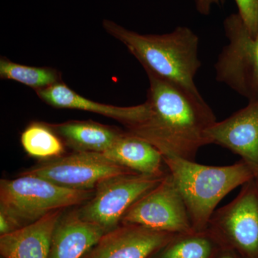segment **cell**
Listing matches in <instances>:
<instances>
[{"instance_id": "cell-1", "label": "cell", "mask_w": 258, "mask_h": 258, "mask_svg": "<svg viewBox=\"0 0 258 258\" xmlns=\"http://www.w3.org/2000/svg\"><path fill=\"white\" fill-rule=\"evenodd\" d=\"M149 92L145 117L128 132L154 146L163 157L195 161L208 145V129L217 121L200 92L147 73Z\"/></svg>"}, {"instance_id": "cell-19", "label": "cell", "mask_w": 258, "mask_h": 258, "mask_svg": "<svg viewBox=\"0 0 258 258\" xmlns=\"http://www.w3.org/2000/svg\"><path fill=\"white\" fill-rule=\"evenodd\" d=\"M0 76L40 90L55 84L57 79L52 70L23 66L5 59L0 60Z\"/></svg>"}, {"instance_id": "cell-3", "label": "cell", "mask_w": 258, "mask_h": 258, "mask_svg": "<svg viewBox=\"0 0 258 258\" xmlns=\"http://www.w3.org/2000/svg\"><path fill=\"white\" fill-rule=\"evenodd\" d=\"M164 161L182 196L195 231L206 230L222 199L256 176L241 159L225 166L203 165L172 157H164Z\"/></svg>"}, {"instance_id": "cell-4", "label": "cell", "mask_w": 258, "mask_h": 258, "mask_svg": "<svg viewBox=\"0 0 258 258\" xmlns=\"http://www.w3.org/2000/svg\"><path fill=\"white\" fill-rule=\"evenodd\" d=\"M93 195L94 189H69L35 176L21 175L0 181V208L25 226L49 212L82 205Z\"/></svg>"}, {"instance_id": "cell-6", "label": "cell", "mask_w": 258, "mask_h": 258, "mask_svg": "<svg viewBox=\"0 0 258 258\" xmlns=\"http://www.w3.org/2000/svg\"><path fill=\"white\" fill-rule=\"evenodd\" d=\"M166 174L151 175L134 172L102 180L95 187L92 198L79 208L80 216L85 221L100 226L106 232L113 230L121 223L130 207L157 186Z\"/></svg>"}, {"instance_id": "cell-9", "label": "cell", "mask_w": 258, "mask_h": 258, "mask_svg": "<svg viewBox=\"0 0 258 258\" xmlns=\"http://www.w3.org/2000/svg\"><path fill=\"white\" fill-rule=\"evenodd\" d=\"M136 171L115 164L103 153L75 152L32 166L21 175L38 176L76 190H93L109 176Z\"/></svg>"}, {"instance_id": "cell-10", "label": "cell", "mask_w": 258, "mask_h": 258, "mask_svg": "<svg viewBox=\"0 0 258 258\" xmlns=\"http://www.w3.org/2000/svg\"><path fill=\"white\" fill-rule=\"evenodd\" d=\"M175 235L135 224H121L106 232L82 258H151Z\"/></svg>"}, {"instance_id": "cell-13", "label": "cell", "mask_w": 258, "mask_h": 258, "mask_svg": "<svg viewBox=\"0 0 258 258\" xmlns=\"http://www.w3.org/2000/svg\"><path fill=\"white\" fill-rule=\"evenodd\" d=\"M106 232L83 220L79 209L62 213L52 234L49 258H82Z\"/></svg>"}, {"instance_id": "cell-2", "label": "cell", "mask_w": 258, "mask_h": 258, "mask_svg": "<svg viewBox=\"0 0 258 258\" xmlns=\"http://www.w3.org/2000/svg\"><path fill=\"white\" fill-rule=\"evenodd\" d=\"M103 25L128 48L147 73L200 92L195 83L202 66L199 58L200 39L192 30L179 26L169 33L144 35L110 20H104Z\"/></svg>"}, {"instance_id": "cell-12", "label": "cell", "mask_w": 258, "mask_h": 258, "mask_svg": "<svg viewBox=\"0 0 258 258\" xmlns=\"http://www.w3.org/2000/svg\"><path fill=\"white\" fill-rule=\"evenodd\" d=\"M62 210L49 212L19 230L0 236L3 258H49L52 234Z\"/></svg>"}, {"instance_id": "cell-21", "label": "cell", "mask_w": 258, "mask_h": 258, "mask_svg": "<svg viewBox=\"0 0 258 258\" xmlns=\"http://www.w3.org/2000/svg\"><path fill=\"white\" fill-rule=\"evenodd\" d=\"M24 226L16 217L0 208V236L8 235Z\"/></svg>"}, {"instance_id": "cell-14", "label": "cell", "mask_w": 258, "mask_h": 258, "mask_svg": "<svg viewBox=\"0 0 258 258\" xmlns=\"http://www.w3.org/2000/svg\"><path fill=\"white\" fill-rule=\"evenodd\" d=\"M38 95L43 101L56 108L93 112L118 120L127 128L143 120L147 113L145 102L138 106L130 107L102 104L78 94L62 83H56L39 90Z\"/></svg>"}, {"instance_id": "cell-11", "label": "cell", "mask_w": 258, "mask_h": 258, "mask_svg": "<svg viewBox=\"0 0 258 258\" xmlns=\"http://www.w3.org/2000/svg\"><path fill=\"white\" fill-rule=\"evenodd\" d=\"M209 144H216L240 156L258 176V98L208 129Z\"/></svg>"}, {"instance_id": "cell-18", "label": "cell", "mask_w": 258, "mask_h": 258, "mask_svg": "<svg viewBox=\"0 0 258 258\" xmlns=\"http://www.w3.org/2000/svg\"><path fill=\"white\" fill-rule=\"evenodd\" d=\"M25 152L32 157L51 159L60 157L64 146L60 139L49 125L35 123L29 125L21 135Z\"/></svg>"}, {"instance_id": "cell-22", "label": "cell", "mask_w": 258, "mask_h": 258, "mask_svg": "<svg viewBox=\"0 0 258 258\" xmlns=\"http://www.w3.org/2000/svg\"><path fill=\"white\" fill-rule=\"evenodd\" d=\"M226 0H195V6L200 14L208 16L211 13L212 6L223 5Z\"/></svg>"}, {"instance_id": "cell-7", "label": "cell", "mask_w": 258, "mask_h": 258, "mask_svg": "<svg viewBox=\"0 0 258 258\" xmlns=\"http://www.w3.org/2000/svg\"><path fill=\"white\" fill-rule=\"evenodd\" d=\"M223 25L228 44L223 47L215 63L216 80L252 101L258 98L254 38L238 13L227 17Z\"/></svg>"}, {"instance_id": "cell-8", "label": "cell", "mask_w": 258, "mask_h": 258, "mask_svg": "<svg viewBox=\"0 0 258 258\" xmlns=\"http://www.w3.org/2000/svg\"><path fill=\"white\" fill-rule=\"evenodd\" d=\"M120 224H135L175 235L195 231L184 200L169 171L157 186L130 207Z\"/></svg>"}, {"instance_id": "cell-20", "label": "cell", "mask_w": 258, "mask_h": 258, "mask_svg": "<svg viewBox=\"0 0 258 258\" xmlns=\"http://www.w3.org/2000/svg\"><path fill=\"white\" fill-rule=\"evenodd\" d=\"M238 14L253 38L258 35V0H235Z\"/></svg>"}, {"instance_id": "cell-17", "label": "cell", "mask_w": 258, "mask_h": 258, "mask_svg": "<svg viewBox=\"0 0 258 258\" xmlns=\"http://www.w3.org/2000/svg\"><path fill=\"white\" fill-rule=\"evenodd\" d=\"M221 248L207 229L176 235L151 258H216Z\"/></svg>"}, {"instance_id": "cell-23", "label": "cell", "mask_w": 258, "mask_h": 258, "mask_svg": "<svg viewBox=\"0 0 258 258\" xmlns=\"http://www.w3.org/2000/svg\"><path fill=\"white\" fill-rule=\"evenodd\" d=\"M216 258H242L240 254L230 249L222 247Z\"/></svg>"}, {"instance_id": "cell-5", "label": "cell", "mask_w": 258, "mask_h": 258, "mask_svg": "<svg viewBox=\"0 0 258 258\" xmlns=\"http://www.w3.org/2000/svg\"><path fill=\"white\" fill-rule=\"evenodd\" d=\"M208 230L223 248L235 251L242 258H258V176L215 212Z\"/></svg>"}, {"instance_id": "cell-16", "label": "cell", "mask_w": 258, "mask_h": 258, "mask_svg": "<svg viewBox=\"0 0 258 258\" xmlns=\"http://www.w3.org/2000/svg\"><path fill=\"white\" fill-rule=\"evenodd\" d=\"M50 126L75 152H106L123 133L92 121H69Z\"/></svg>"}, {"instance_id": "cell-24", "label": "cell", "mask_w": 258, "mask_h": 258, "mask_svg": "<svg viewBox=\"0 0 258 258\" xmlns=\"http://www.w3.org/2000/svg\"><path fill=\"white\" fill-rule=\"evenodd\" d=\"M254 60H255L256 68L258 73V35L254 38Z\"/></svg>"}, {"instance_id": "cell-15", "label": "cell", "mask_w": 258, "mask_h": 258, "mask_svg": "<svg viewBox=\"0 0 258 258\" xmlns=\"http://www.w3.org/2000/svg\"><path fill=\"white\" fill-rule=\"evenodd\" d=\"M103 154L110 160L140 174L164 175L168 173L164 157L154 146L129 132H123Z\"/></svg>"}]
</instances>
